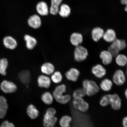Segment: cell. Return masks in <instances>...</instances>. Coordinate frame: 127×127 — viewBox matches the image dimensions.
<instances>
[{
  "mask_svg": "<svg viewBox=\"0 0 127 127\" xmlns=\"http://www.w3.org/2000/svg\"><path fill=\"white\" fill-rule=\"evenodd\" d=\"M67 90V87L64 84L59 85L55 87L52 95L54 99L57 102L62 104H67L71 99L70 95L65 94Z\"/></svg>",
  "mask_w": 127,
  "mask_h": 127,
  "instance_id": "cell-1",
  "label": "cell"
},
{
  "mask_svg": "<svg viewBox=\"0 0 127 127\" xmlns=\"http://www.w3.org/2000/svg\"><path fill=\"white\" fill-rule=\"evenodd\" d=\"M82 88L86 96H92L97 94L100 90L99 85L92 79H85L82 81Z\"/></svg>",
  "mask_w": 127,
  "mask_h": 127,
  "instance_id": "cell-2",
  "label": "cell"
},
{
  "mask_svg": "<svg viewBox=\"0 0 127 127\" xmlns=\"http://www.w3.org/2000/svg\"><path fill=\"white\" fill-rule=\"evenodd\" d=\"M127 46V43L125 40L117 39L110 44L107 50L115 57L120 53V52L125 50Z\"/></svg>",
  "mask_w": 127,
  "mask_h": 127,
  "instance_id": "cell-3",
  "label": "cell"
},
{
  "mask_svg": "<svg viewBox=\"0 0 127 127\" xmlns=\"http://www.w3.org/2000/svg\"><path fill=\"white\" fill-rule=\"evenodd\" d=\"M89 52L86 47L81 45L76 47L74 52V58L78 63L85 61L88 58Z\"/></svg>",
  "mask_w": 127,
  "mask_h": 127,
  "instance_id": "cell-4",
  "label": "cell"
},
{
  "mask_svg": "<svg viewBox=\"0 0 127 127\" xmlns=\"http://www.w3.org/2000/svg\"><path fill=\"white\" fill-rule=\"evenodd\" d=\"M112 80L114 84L117 86H123L126 82V74L123 70L117 69L113 74Z\"/></svg>",
  "mask_w": 127,
  "mask_h": 127,
  "instance_id": "cell-5",
  "label": "cell"
},
{
  "mask_svg": "<svg viewBox=\"0 0 127 127\" xmlns=\"http://www.w3.org/2000/svg\"><path fill=\"white\" fill-rule=\"evenodd\" d=\"M72 104L74 109L82 113L87 112L90 108L89 104L84 98H74Z\"/></svg>",
  "mask_w": 127,
  "mask_h": 127,
  "instance_id": "cell-6",
  "label": "cell"
},
{
  "mask_svg": "<svg viewBox=\"0 0 127 127\" xmlns=\"http://www.w3.org/2000/svg\"><path fill=\"white\" fill-rule=\"evenodd\" d=\"M105 66L100 64H97L92 66L91 72L96 78L102 79L107 75V71Z\"/></svg>",
  "mask_w": 127,
  "mask_h": 127,
  "instance_id": "cell-7",
  "label": "cell"
},
{
  "mask_svg": "<svg viewBox=\"0 0 127 127\" xmlns=\"http://www.w3.org/2000/svg\"><path fill=\"white\" fill-rule=\"evenodd\" d=\"M0 89L4 93L11 94L15 93L17 91V87L13 82L4 80L0 84Z\"/></svg>",
  "mask_w": 127,
  "mask_h": 127,
  "instance_id": "cell-8",
  "label": "cell"
},
{
  "mask_svg": "<svg viewBox=\"0 0 127 127\" xmlns=\"http://www.w3.org/2000/svg\"><path fill=\"white\" fill-rule=\"evenodd\" d=\"M109 105L112 109L118 111L121 108L122 100L119 95L117 93L109 94Z\"/></svg>",
  "mask_w": 127,
  "mask_h": 127,
  "instance_id": "cell-9",
  "label": "cell"
},
{
  "mask_svg": "<svg viewBox=\"0 0 127 127\" xmlns=\"http://www.w3.org/2000/svg\"><path fill=\"white\" fill-rule=\"evenodd\" d=\"M58 121V118L56 116L45 112L43 119V125L44 127H55Z\"/></svg>",
  "mask_w": 127,
  "mask_h": 127,
  "instance_id": "cell-10",
  "label": "cell"
},
{
  "mask_svg": "<svg viewBox=\"0 0 127 127\" xmlns=\"http://www.w3.org/2000/svg\"><path fill=\"white\" fill-rule=\"evenodd\" d=\"M99 57L102 64L104 66H108L112 63L114 57L107 50L101 51L99 54Z\"/></svg>",
  "mask_w": 127,
  "mask_h": 127,
  "instance_id": "cell-11",
  "label": "cell"
},
{
  "mask_svg": "<svg viewBox=\"0 0 127 127\" xmlns=\"http://www.w3.org/2000/svg\"><path fill=\"white\" fill-rule=\"evenodd\" d=\"M80 75V72L79 70L75 67L70 68L66 71L65 75L68 81L76 82L77 81Z\"/></svg>",
  "mask_w": 127,
  "mask_h": 127,
  "instance_id": "cell-12",
  "label": "cell"
},
{
  "mask_svg": "<svg viewBox=\"0 0 127 127\" xmlns=\"http://www.w3.org/2000/svg\"><path fill=\"white\" fill-rule=\"evenodd\" d=\"M3 43L6 48L11 50H15L18 45L16 40L10 36H5L3 39Z\"/></svg>",
  "mask_w": 127,
  "mask_h": 127,
  "instance_id": "cell-13",
  "label": "cell"
},
{
  "mask_svg": "<svg viewBox=\"0 0 127 127\" xmlns=\"http://www.w3.org/2000/svg\"><path fill=\"white\" fill-rule=\"evenodd\" d=\"M51 81L50 78L44 74L40 75L37 78V84L40 88L46 89L50 88Z\"/></svg>",
  "mask_w": 127,
  "mask_h": 127,
  "instance_id": "cell-14",
  "label": "cell"
},
{
  "mask_svg": "<svg viewBox=\"0 0 127 127\" xmlns=\"http://www.w3.org/2000/svg\"><path fill=\"white\" fill-rule=\"evenodd\" d=\"M114 84L112 80L107 78H104L99 85L100 90L106 93L110 92L112 89Z\"/></svg>",
  "mask_w": 127,
  "mask_h": 127,
  "instance_id": "cell-15",
  "label": "cell"
},
{
  "mask_svg": "<svg viewBox=\"0 0 127 127\" xmlns=\"http://www.w3.org/2000/svg\"><path fill=\"white\" fill-rule=\"evenodd\" d=\"M26 113L28 116L32 120H35L40 115L38 109L33 104H30L28 106Z\"/></svg>",
  "mask_w": 127,
  "mask_h": 127,
  "instance_id": "cell-16",
  "label": "cell"
},
{
  "mask_svg": "<svg viewBox=\"0 0 127 127\" xmlns=\"http://www.w3.org/2000/svg\"><path fill=\"white\" fill-rule=\"evenodd\" d=\"M83 40L82 35L80 33L78 32L73 33L70 38L71 43L75 47L81 45L83 42Z\"/></svg>",
  "mask_w": 127,
  "mask_h": 127,
  "instance_id": "cell-17",
  "label": "cell"
},
{
  "mask_svg": "<svg viewBox=\"0 0 127 127\" xmlns=\"http://www.w3.org/2000/svg\"><path fill=\"white\" fill-rule=\"evenodd\" d=\"M8 107L5 97L2 96H0V119H3L5 117Z\"/></svg>",
  "mask_w": 127,
  "mask_h": 127,
  "instance_id": "cell-18",
  "label": "cell"
},
{
  "mask_svg": "<svg viewBox=\"0 0 127 127\" xmlns=\"http://www.w3.org/2000/svg\"><path fill=\"white\" fill-rule=\"evenodd\" d=\"M24 39L25 42L26 47L28 50H33L37 45V40L35 38L30 35H25L24 36Z\"/></svg>",
  "mask_w": 127,
  "mask_h": 127,
  "instance_id": "cell-19",
  "label": "cell"
},
{
  "mask_svg": "<svg viewBox=\"0 0 127 127\" xmlns=\"http://www.w3.org/2000/svg\"><path fill=\"white\" fill-rule=\"evenodd\" d=\"M54 65L51 63L46 62L42 64L40 67V70L44 75H51L55 71Z\"/></svg>",
  "mask_w": 127,
  "mask_h": 127,
  "instance_id": "cell-20",
  "label": "cell"
},
{
  "mask_svg": "<svg viewBox=\"0 0 127 127\" xmlns=\"http://www.w3.org/2000/svg\"><path fill=\"white\" fill-rule=\"evenodd\" d=\"M102 38L106 42L111 44L117 39L116 34L113 29H108L104 32Z\"/></svg>",
  "mask_w": 127,
  "mask_h": 127,
  "instance_id": "cell-21",
  "label": "cell"
},
{
  "mask_svg": "<svg viewBox=\"0 0 127 127\" xmlns=\"http://www.w3.org/2000/svg\"><path fill=\"white\" fill-rule=\"evenodd\" d=\"M104 32L102 29L99 27L93 28L91 32V37L94 42H99L102 38Z\"/></svg>",
  "mask_w": 127,
  "mask_h": 127,
  "instance_id": "cell-22",
  "label": "cell"
},
{
  "mask_svg": "<svg viewBox=\"0 0 127 127\" xmlns=\"http://www.w3.org/2000/svg\"><path fill=\"white\" fill-rule=\"evenodd\" d=\"M29 25L31 28L36 29L40 27L41 25V20L38 15H34L31 16L28 19Z\"/></svg>",
  "mask_w": 127,
  "mask_h": 127,
  "instance_id": "cell-23",
  "label": "cell"
},
{
  "mask_svg": "<svg viewBox=\"0 0 127 127\" xmlns=\"http://www.w3.org/2000/svg\"><path fill=\"white\" fill-rule=\"evenodd\" d=\"M36 10L38 13L41 16H45L48 15L49 10L47 3L43 1L39 2L36 6Z\"/></svg>",
  "mask_w": 127,
  "mask_h": 127,
  "instance_id": "cell-24",
  "label": "cell"
},
{
  "mask_svg": "<svg viewBox=\"0 0 127 127\" xmlns=\"http://www.w3.org/2000/svg\"><path fill=\"white\" fill-rule=\"evenodd\" d=\"M116 64L119 67H123L127 65V56L123 53H119L115 57Z\"/></svg>",
  "mask_w": 127,
  "mask_h": 127,
  "instance_id": "cell-25",
  "label": "cell"
},
{
  "mask_svg": "<svg viewBox=\"0 0 127 127\" xmlns=\"http://www.w3.org/2000/svg\"><path fill=\"white\" fill-rule=\"evenodd\" d=\"M41 99L43 103L47 105L52 104L54 100L52 94L49 91L43 93L41 95Z\"/></svg>",
  "mask_w": 127,
  "mask_h": 127,
  "instance_id": "cell-26",
  "label": "cell"
},
{
  "mask_svg": "<svg viewBox=\"0 0 127 127\" xmlns=\"http://www.w3.org/2000/svg\"><path fill=\"white\" fill-rule=\"evenodd\" d=\"M19 79L22 83L27 85L31 80V74L29 71L25 70L21 71L19 74Z\"/></svg>",
  "mask_w": 127,
  "mask_h": 127,
  "instance_id": "cell-27",
  "label": "cell"
},
{
  "mask_svg": "<svg viewBox=\"0 0 127 127\" xmlns=\"http://www.w3.org/2000/svg\"><path fill=\"white\" fill-rule=\"evenodd\" d=\"M72 118L69 115H63L60 119L59 124L60 127H71Z\"/></svg>",
  "mask_w": 127,
  "mask_h": 127,
  "instance_id": "cell-28",
  "label": "cell"
},
{
  "mask_svg": "<svg viewBox=\"0 0 127 127\" xmlns=\"http://www.w3.org/2000/svg\"><path fill=\"white\" fill-rule=\"evenodd\" d=\"M63 0H51V6L50 9L51 14L56 15L58 14L60 6Z\"/></svg>",
  "mask_w": 127,
  "mask_h": 127,
  "instance_id": "cell-29",
  "label": "cell"
},
{
  "mask_svg": "<svg viewBox=\"0 0 127 127\" xmlns=\"http://www.w3.org/2000/svg\"><path fill=\"white\" fill-rule=\"evenodd\" d=\"M71 10L70 7L66 4H62L59 8L58 13L63 17H67L70 15Z\"/></svg>",
  "mask_w": 127,
  "mask_h": 127,
  "instance_id": "cell-30",
  "label": "cell"
},
{
  "mask_svg": "<svg viewBox=\"0 0 127 127\" xmlns=\"http://www.w3.org/2000/svg\"><path fill=\"white\" fill-rule=\"evenodd\" d=\"M8 64L7 59L4 58L0 59V74L1 75L5 76L7 74Z\"/></svg>",
  "mask_w": 127,
  "mask_h": 127,
  "instance_id": "cell-31",
  "label": "cell"
},
{
  "mask_svg": "<svg viewBox=\"0 0 127 127\" xmlns=\"http://www.w3.org/2000/svg\"><path fill=\"white\" fill-rule=\"evenodd\" d=\"M52 81L55 84H59L63 81V77L61 73L59 71H55L51 77Z\"/></svg>",
  "mask_w": 127,
  "mask_h": 127,
  "instance_id": "cell-32",
  "label": "cell"
},
{
  "mask_svg": "<svg viewBox=\"0 0 127 127\" xmlns=\"http://www.w3.org/2000/svg\"><path fill=\"white\" fill-rule=\"evenodd\" d=\"M86 96L83 88L76 89L73 92L72 96L73 99L76 98H84Z\"/></svg>",
  "mask_w": 127,
  "mask_h": 127,
  "instance_id": "cell-33",
  "label": "cell"
},
{
  "mask_svg": "<svg viewBox=\"0 0 127 127\" xmlns=\"http://www.w3.org/2000/svg\"><path fill=\"white\" fill-rule=\"evenodd\" d=\"M100 105L102 107H106L109 105V94L103 95L99 101Z\"/></svg>",
  "mask_w": 127,
  "mask_h": 127,
  "instance_id": "cell-34",
  "label": "cell"
},
{
  "mask_svg": "<svg viewBox=\"0 0 127 127\" xmlns=\"http://www.w3.org/2000/svg\"><path fill=\"white\" fill-rule=\"evenodd\" d=\"M0 127H16L14 124L11 122L5 120L3 122L0 126Z\"/></svg>",
  "mask_w": 127,
  "mask_h": 127,
  "instance_id": "cell-35",
  "label": "cell"
},
{
  "mask_svg": "<svg viewBox=\"0 0 127 127\" xmlns=\"http://www.w3.org/2000/svg\"><path fill=\"white\" fill-rule=\"evenodd\" d=\"M45 112L50 114V115L56 116L57 114V111L55 108L50 107L48 108L47 109Z\"/></svg>",
  "mask_w": 127,
  "mask_h": 127,
  "instance_id": "cell-36",
  "label": "cell"
},
{
  "mask_svg": "<svg viewBox=\"0 0 127 127\" xmlns=\"http://www.w3.org/2000/svg\"><path fill=\"white\" fill-rule=\"evenodd\" d=\"M122 125L123 127H127V116L123 117L122 120Z\"/></svg>",
  "mask_w": 127,
  "mask_h": 127,
  "instance_id": "cell-37",
  "label": "cell"
},
{
  "mask_svg": "<svg viewBox=\"0 0 127 127\" xmlns=\"http://www.w3.org/2000/svg\"><path fill=\"white\" fill-rule=\"evenodd\" d=\"M121 2L123 5H126L125 8V11L127 12V0H121Z\"/></svg>",
  "mask_w": 127,
  "mask_h": 127,
  "instance_id": "cell-38",
  "label": "cell"
},
{
  "mask_svg": "<svg viewBox=\"0 0 127 127\" xmlns=\"http://www.w3.org/2000/svg\"><path fill=\"white\" fill-rule=\"evenodd\" d=\"M124 95L125 98L127 100V88L124 91Z\"/></svg>",
  "mask_w": 127,
  "mask_h": 127,
  "instance_id": "cell-39",
  "label": "cell"
},
{
  "mask_svg": "<svg viewBox=\"0 0 127 127\" xmlns=\"http://www.w3.org/2000/svg\"><path fill=\"white\" fill-rule=\"evenodd\" d=\"M125 74H126V76H127V65L126 66V73H125Z\"/></svg>",
  "mask_w": 127,
  "mask_h": 127,
  "instance_id": "cell-40",
  "label": "cell"
},
{
  "mask_svg": "<svg viewBox=\"0 0 127 127\" xmlns=\"http://www.w3.org/2000/svg\"></svg>",
  "mask_w": 127,
  "mask_h": 127,
  "instance_id": "cell-41",
  "label": "cell"
}]
</instances>
